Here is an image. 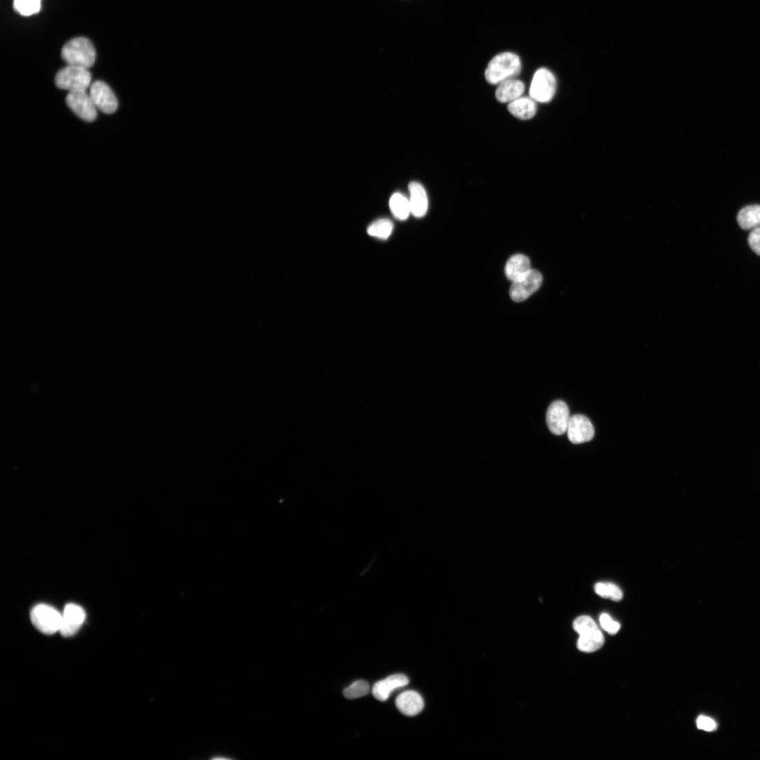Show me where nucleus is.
I'll return each instance as SVG.
<instances>
[{
    "label": "nucleus",
    "mask_w": 760,
    "mask_h": 760,
    "mask_svg": "<svg viewBox=\"0 0 760 760\" xmlns=\"http://www.w3.org/2000/svg\"><path fill=\"white\" fill-rule=\"evenodd\" d=\"M393 230V223L386 219H380L373 223L368 228L370 236L379 239H387Z\"/></svg>",
    "instance_id": "412c9836"
},
{
    "label": "nucleus",
    "mask_w": 760,
    "mask_h": 760,
    "mask_svg": "<svg viewBox=\"0 0 760 760\" xmlns=\"http://www.w3.org/2000/svg\"><path fill=\"white\" fill-rule=\"evenodd\" d=\"M508 109L515 117L529 120L532 118L537 110L535 101L531 98H521L509 103Z\"/></svg>",
    "instance_id": "a211bd4d"
},
{
    "label": "nucleus",
    "mask_w": 760,
    "mask_h": 760,
    "mask_svg": "<svg viewBox=\"0 0 760 760\" xmlns=\"http://www.w3.org/2000/svg\"><path fill=\"white\" fill-rule=\"evenodd\" d=\"M90 96L97 109L104 113L111 114L118 108V100L110 87L102 82L91 86Z\"/></svg>",
    "instance_id": "9b49d317"
},
{
    "label": "nucleus",
    "mask_w": 760,
    "mask_h": 760,
    "mask_svg": "<svg viewBox=\"0 0 760 760\" xmlns=\"http://www.w3.org/2000/svg\"><path fill=\"white\" fill-rule=\"evenodd\" d=\"M423 697L415 691H407L400 694L396 700V706L400 712L409 716L420 714L424 708Z\"/></svg>",
    "instance_id": "4468645a"
},
{
    "label": "nucleus",
    "mask_w": 760,
    "mask_h": 760,
    "mask_svg": "<svg viewBox=\"0 0 760 760\" xmlns=\"http://www.w3.org/2000/svg\"><path fill=\"white\" fill-rule=\"evenodd\" d=\"M748 244L752 250L760 256V227L753 229L748 236Z\"/></svg>",
    "instance_id": "a878e982"
},
{
    "label": "nucleus",
    "mask_w": 760,
    "mask_h": 760,
    "mask_svg": "<svg viewBox=\"0 0 760 760\" xmlns=\"http://www.w3.org/2000/svg\"><path fill=\"white\" fill-rule=\"evenodd\" d=\"M409 189L411 214L416 218L424 217L428 210V197L424 187L417 182H412Z\"/></svg>",
    "instance_id": "2eb2a0df"
},
{
    "label": "nucleus",
    "mask_w": 760,
    "mask_h": 760,
    "mask_svg": "<svg viewBox=\"0 0 760 760\" xmlns=\"http://www.w3.org/2000/svg\"><path fill=\"white\" fill-rule=\"evenodd\" d=\"M571 416L568 405L563 401H555L548 409L546 423L550 431L557 436L567 432Z\"/></svg>",
    "instance_id": "1a4fd4ad"
},
{
    "label": "nucleus",
    "mask_w": 760,
    "mask_h": 760,
    "mask_svg": "<svg viewBox=\"0 0 760 760\" xmlns=\"http://www.w3.org/2000/svg\"><path fill=\"white\" fill-rule=\"evenodd\" d=\"M530 270H531L530 259L523 254H516L508 261L505 268V273L509 281L513 282Z\"/></svg>",
    "instance_id": "f3484780"
},
{
    "label": "nucleus",
    "mask_w": 760,
    "mask_h": 760,
    "mask_svg": "<svg viewBox=\"0 0 760 760\" xmlns=\"http://www.w3.org/2000/svg\"><path fill=\"white\" fill-rule=\"evenodd\" d=\"M557 88L554 75L546 68H540L535 73L530 90V98L535 102L546 103L554 97Z\"/></svg>",
    "instance_id": "0eeeda50"
},
{
    "label": "nucleus",
    "mask_w": 760,
    "mask_h": 760,
    "mask_svg": "<svg viewBox=\"0 0 760 760\" xmlns=\"http://www.w3.org/2000/svg\"><path fill=\"white\" fill-rule=\"evenodd\" d=\"M389 207L393 216L399 221H405L411 214L409 198L401 193H395L391 196Z\"/></svg>",
    "instance_id": "aec40b11"
},
{
    "label": "nucleus",
    "mask_w": 760,
    "mask_h": 760,
    "mask_svg": "<svg viewBox=\"0 0 760 760\" xmlns=\"http://www.w3.org/2000/svg\"><path fill=\"white\" fill-rule=\"evenodd\" d=\"M542 282V275L538 270L531 269L512 282L510 297L515 302H524L539 290Z\"/></svg>",
    "instance_id": "423d86ee"
},
{
    "label": "nucleus",
    "mask_w": 760,
    "mask_h": 760,
    "mask_svg": "<svg viewBox=\"0 0 760 760\" xmlns=\"http://www.w3.org/2000/svg\"><path fill=\"white\" fill-rule=\"evenodd\" d=\"M92 75L88 68L68 65L56 75V86L68 92L86 91L91 86Z\"/></svg>",
    "instance_id": "20e7f679"
},
{
    "label": "nucleus",
    "mask_w": 760,
    "mask_h": 760,
    "mask_svg": "<svg viewBox=\"0 0 760 760\" xmlns=\"http://www.w3.org/2000/svg\"><path fill=\"white\" fill-rule=\"evenodd\" d=\"M526 90L525 84L519 80L512 78L499 85L496 97L501 103H510L521 98Z\"/></svg>",
    "instance_id": "dca6fc26"
},
{
    "label": "nucleus",
    "mask_w": 760,
    "mask_h": 760,
    "mask_svg": "<svg viewBox=\"0 0 760 760\" xmlns=\"http://www.w3.org/2000/svg\"><path fill=\"white\" fill-rule=\"evenodd\" d=\"M566 432L570 441L574 445L591 441L595 434L591 422L582 415H575L571 417Z\"/></svg>",
    "instance_id": "9d476101"
},
{
    "label": "nucleus",
    "mask_w": 760,
    "mask_h": 760,
    "mask_svg": "<svg viewBox=\"0 0 760 760\" xmlns=\"http://www.w3.org/2000/svg\"><path fill=\"white\" fill-rule=\"evenodd\" d=\"M737 221L745 230H752L760 227V205H750L743 208L738 214Z\"/></svg>",
    "instance_id": "6ab92c4d"
},
{
    "label": "nucleus",
    "mask_w": 760,
    "mask_h": 760,
    "mask_svg": "<svg viewBox=\"0 0 760 760\" xmlns=\"http://www.w3.org/2000/svg\"><path fill=\"white\" fill-rule=\"evenodd\" d=\"M30 619L37 630L50 635L60 631L62 615L50 606L39 604L31 611Z\"/></svg>",
    "instance_id": "39448f33"
},
{
    "label": "nucleus",
    "mask_w": 760,
    "mask_h": 760,
    "mask_svg": "<svg viewBox=\"0 0 760 760\" xmlns=\"http://www.w3.org/2000/svg\"><path fill=\"white\" fill-rule=\"evenodd\" d=\"M696 724L699 730L706 732L715 731L717 727L716 724L714 721V720L705 716H699L697 719Z\"/></svg>",
    "instance_id": "bb28decb"
},
{
    "label": "nucleus",
    "mask_w": 760,
    "mask_h": 760,
    "mask_svg": "<svg viewBox=\"0 0 760 760\" xmlns=\"http://www.w3.org/2000/svg\"><path fill=\"white\" fill-rule=\"evenodd\" d=\"M69 109L80 118L93 122L97 118V107L86 91L69 92L66 99Z\"/></svg>",
    "instance_id": "6e6552de"
},
{
    "label": "nucleus",
    "mask_w": 760,
    "mask_h": 760,
    "mask_svg": "<svg viewBox=\"0 0 760 760\" xmlns=\"http://www.w3.org/2000/svg\"><path fill=\"white\" fill-rule=\"evenodd\" d=\"M62 58L67 65L89 69L95 62L96 52L89 39L75 37L63 47Z\"/></svg>",
    "instance_id": "f03ea898"
},
{
    "label": "nucleus",
    "mask_w": 760,
    "mask_h": 760,
    "mask_svg": "<svg viewBox=\"0 0 760 760\" xmlns=\"http://www.w3.org/2000/svg\"><path fill=\"white\" fill-rule=\"evenodd\" d=\"M14 8L22 16H31L41 10V0H14Z\"/></svg>",
    "instance_id": "5701e85b"
},
{
    "label": "nucleus",
    "mask_w": 760,
    "mask_h": 760,
    "mask_svg": "<svg viewBox=\"0 0 760 760\" xmlns=\"http://www.w3.org/2000/svg\"><path fill=\"white\" fill-rule=\"evenodd\" d=\"M599 622L602 628L611 635L616 634L621 627L620 623L614 621L612 618L606 613L602 614V615L600 616Z\"/></svg>",
    "instance_id": "393cba45"
},
{
    "label": "nucleus",
    "mask_w": 760,
    "mask_h": 760,
    "mask_svg": "<svg viewBox=\"0 0 760 760\" xmlns=\"http://www.w3.org/2000/svg\"><path fill=\"white\" fill-rule=\"evenodd\" d=\"M521 69V61L517 55L508 52L503 53L494 57L489 63L485 77L490 84L499 85L518 75Z\"/></svg>",
    "instance_id": "f257e3e1"
},
{
    "label": "nucleus",
    "mask_w": 760,
    "mask_h": 760,
    "mask_svg": "<svg viewBox=\"0 0 760 760\" xmlns=\"http://www.w3.org/2000/svg\"><path fill=\"white\" fill-rule=\"evenodd\" d=\"M409 683V679L406 675L393 674L376 683L373 687L372 693L377 700L384 702L388 700L393 691L403 688Z\"/></svg>",
    "instance_id": "ddd939ff"
},
{
    "label": "nucleus",
    "mask_w": 760,
    "mask_h": 760,
    "mask_svg": "<svg viewBox=\"0 0 760 760\" xmlns=\"http://www.w3.org/2000/svg\"><path fill=\"white\" fill-rule=\"evenodd\" d=\"M595 592L604 598H610L612 601L620 602L623 597V593L616 584L606 582L597 583L594 586Z\"/></svg>",
    "instance_id": "4be33fe9"
},
{
    "label": "nucleus",
    "mask_w": 760,
    "mask_h": 760,
    "mask_svg": "<svg viewBox=\"0 0 760 760\" xmlns=\"http://www.w3.org/2000/svg\"><path fill=\"white\" fill-rule=\"evenodd\" d=\"M86 616V612L81 606L73 604H68L62 614L59 632L65 637L73 636L84 624Z\"/></svg>",
    "instance_id": "f8f14e48"
},
{
    "label": "nucleus",
    "mask_w": 760,
    "mask_h": 760,
    "mask_svg": "<svg viewBox=\"0 0 760 760\" xmlns=\"http://www.w3.org/2000/svg\"><path fill=\"white\" fill-rule=\"evenodd\" d=\"M370 691L369 684L364 680H359L345 689L343 694L347 699H355L368 695Z\"/></svg>",
    "instance_id": "b1692460"
},
{
    "label": "nucleus",
    "mask_w": 760,
    "mask_h": 760,
    "mask_svg": "<svg viewBox=\"0 0 760 760\" xmlns=\"http://www.w3.org/2000/svg\"><path fill=\"white\" fill-rule=\"evenodd\" d=\"M574 629L580 635L577 648L584 653H593L604 645V636L595 622L588 616H580L573 623Z\"/></svg>",
    "instance_id": "7ed1b4c3"
}]
</instances>
